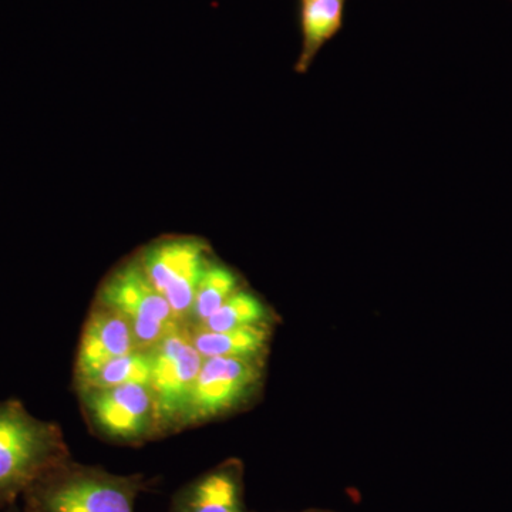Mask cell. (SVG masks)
Returning a JSON list of instances; mask_svg holds the SVG:
<instances>
[{
	"label": "cell",
	"instance_id": "obj_1",
	"mask_svg": "<svg viewBox=\"0 0 512 512\" xmlns=\"http://www.w3.org/2000/svg\"><path fill=\"white\" fill-rule=\"evenodd\" d=\"M69 460L62 431L16 400L0 402V503L26 493Z\"/></svg>",
	"mask_w": 512,
	"mask_h": 512
},
{
	"label": "cell",
	"instance_id": "obj_2",
	"mask_svg": "<svg viewBox=\"0 0 512 512\" xmlns=\"http://www.w3.org/2000/svg\"><path fill=\"white\" fill-rule=\"evenodd\" d=\"M140 474L119 476L67 460L29 488L30 512H136Z\"/></svg>",
	"mask_w": 512,
	"mask_h": 512
},
{
	"label": "cell",
	"instance_id": "obj_3",
	"mask_svg": "<svg viewBox=\"0 0 512 512\" xmlns=\"http://www.w3.org/2000/svg\"><path fill=\"white\" fill-rule=\"evenodd\" d=\"M97 302L127 320L140 349H153L181 325L170 303L151 284L137 259L111 272L101 285Z\"/></svg>",
	"mask_w": 512,
	"mask_h": 512
},
{
	"label": "cell",
	"instance_id": "obj_4",
	"mask_svg": "<svg viewBox=\"0 0 512 512\" xmlns=\"http://www.w3.org/2000/svg\"><path fill=\"white\" fill-rule=\"evenodd\" d=\"M202 362L187 325L178 326L151 349L148 386L156 400L160 433L183 427Z\"/></svg>",
	"mask_w": 512,
	"mask_h": 512
},
{
	"label": "cell",
	"instance_id": "obj_5",
	"mask_svg": "<svg viewBox=\"0 0 512 512\" xmlns=\"http://www.w3.org/2000/svg\"><path fill=\"white\" fill-rule=\"evenodd\" d=\"M208 255L210 248L202 239L173 237L154 242L136 258L181 325L190 319L198 282L211 261Z\"/></svg>",
	"mask_w": 512,
	"mask_h": 512
},
{
	"label": "cell",
	"instance_id": "obj_6",
	"mask_svg": "<svg viewBox=\"0 0 512 512\" xmlns=\"http://www.w3.org/2000/svg\"><path fill=\"white\" fill-rule=\"evenodd\" d=\"M94 429L117 443H140L160 433L156 400L148 384L79 390Z\"/></svg>",
	"mask_w": 512,
	"mask_h": 512
},
{
	"label": "cell",
	"instance_id": "obj_7",
	"mask_svg": "<svg viewBox=\"0 0 512 512\" xmlns=\"http://www.w3.org/2000/svg\"><path fill=\"white\" fill-rule=\"evenodd\" d=\"M262 379L261 359L208 357L192 389L183 426L204 423L249 399Z\"/></svg>",
	"mask_w": 512,
	"mask_h": 512
},
{
	"label": "cell",
	"instance_id": "obj_8",
	"mask_svg": "<svg viewBox=\"0 0 512 512\" xmlns=\"http://www.w3.org/2000/svg\"><path fill=\"white\" fill-rule=\"evenodd\" d=\"M140 349L133 330L123 316L96 302L80 336L77 349L76 383L93 375L101 366Z\"/></svg>",
	"mask_w": 512,
	"mask_h": 512
},
{
	"label": "cell",
	"instance_id": "obj_9",
	"mask_svg": "<svg viewBox=\"0 0 512 512\" xmlns=\"http://www.w3.org/2000/svg\"><path fill=\"white\" fill-rule=\"evenodd\" d=\"M168 512H248L241 463L225 461L185 484Z\"/></svg>",
	"mask_w": 512,
	"mask_h": 512
},
{
	"label": "cell",
	"instance_id": "obj_10",
	"mask_svg": "<svg viewBox=\"0 0 512 512\" xmlns=\"http://www.w3.org/2000/svg\"><path fill=\"white\" fill-rule=\"evenodd\" d=\"M348 0H302V52L296 72H308L322 47L342 29Z\"/></svg>",
	"mask_w": 512,
	"mask_h": 512
},
{
	"label": "cell",
	"instance_id": "obj_11",
	"mask_svg": "<svg viewBox=\"0 0 512 512\" xmlns=\"http://www.w3.org/2000/svg\"><path fill=\"white\" fill-rule=\"evenodd\" d=\"M191 335L195 348L204 359L208 357L261 359L271 333L265 325H259L225 330V332L191 329Z\"/></svg>",
	"mask_w": 512,
	"mask_h": 512
},
{
	"label": "cell",
	"instance_id": "obj_12",
	"mask_svg": "<svg viewBox=\"0 0 512 512\" xmlns=\"http://www.w3.org/2000/svg\"><path fill=\"white\" fill-rule=\"evenodd\" d=\"M239 289H241L239 279L235 272L225 265L210 261L202 272L197 291H195L194 305L187 323L188 328L200 326Z\"/></svg>",
	"mask_w": 512,
	"mask_h": 512
},
{
	"label": "cell",
	"instance_id": "obj_13",
	"mask_svg": "<svg viewBox=\"0 0 512 512\" xmlns=\"http://www.w3.org/2000/svg\"><path fill=\"white\" fill-rule=\"evenodd\" d=\"M151 376V349H137L117 357L77 382V390L110 389L126 384H148Z\"/></svg>",
	"mask_w": 512,
	"mask_h": 512
},
{
	"label": "cell",
	"instance_id": "obj_14",
	"mask_svg": "<svg viewBox=\"0 0 512 512\" xmlns=\"http://www.w3.org/2000/svg\"><path fill=\"white\" fill-rule=\"evenodd\" d=\"M269 312L264 303L254 293L239 289L214 315L202 322L197 330L225 332V330L265 325Z\"/></svg>",
	"mask_w": 512,
	"mask_h": 512
},
{
	"label": "cell",
	"instance_id": "obj_15",
	"mask_svg": "<svg viewBox=\"0 0 512 512\" xmlns=\"http://www.w3.org/2000/svg\"><path fill=\"white\" fill-rule=\"evenodd\" d=\"M305 512H329V511H318V510H315V511H305Z\"/></svg>",
	"mask_w": 512,
	"mask_h": 512
}]
</instances>
